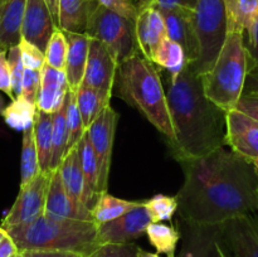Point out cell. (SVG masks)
<instances>
[{"label": "cell", "instance_id": "e575fe53", "mask_svg": "<svg viewBox=\"0 0 258 257\" xmlns=\"http://www.w3.org/2000/svg\"><path fill=\"white\" fill-rule=\"evenodd\" d=\"M144 204L153 222L170 221L179 208L176 197L165 196V194H156L144 202Z\"/></svg>", "mask_w": 258, "mask_h": 257}, {"label": "cell", "instance_id": "db71d44e", "mask_svg": "<svg viewBox=\"0 0 258 257\" xmlns=\"http://www.w3.org/2000/svg\"><path fill=\"white\" fill-rule=\"evenodd\" d=\"M7 237H8V231L4 228V227L0 226V243H2L3 239L7 238Z\"/></svg>", "mask_w": 258, "mask_h": 257}, {"label": "cell", "instance_id": "9f6ffc18", "mask_svg": "<svg viewBox=\"0 0 258 257\" xmlns=\"http://www.w3.org/2000/svg\"><path fill=\"white\" fill-rule=\"evenodd\" d=\"M222 257H228V256H227L226 252H224V248H223V251H222Z\"/></svg>", "mask_w": 258, "mask_h": 257}, {"label": "cell", "instance_id": "f35d334b", "mask_svg": "<svg viewBox=\"0 0 258 257\" xmlns=\"http://www.w3.org/2000/svg\"><path fill=\"white\" fill-rule=\"evenodd\" d=\"M20 52H22L23 63L25 68L30 70H42L43 66L45 65V54L42 49L37 45L32 44L28 40L22 39L19 43Z\"/></svg>", "mask_w": 258, "mask_h": 257}, {"label": "cell", "instance_id": "5b68a950", "mask_svg": "<svg viewBox=\"0 0 258 257\" xmlns=\"http://www.w3.org/2000/svg\"><path fill=\"white\" fill-rule=\"evenodd\" d=\"M249 73L244 34L229 32L213 67L199 75L207 97L226 112L237 107Z\"/></svg>", "mask_w": 258, "mask_h": 257}, {"label": "cell", "instance_id": "7402d4cb", "mask_svg": "<svg viewBox=\"0 0 258 257\" xmlns=\"http://www.w3.org/2000/svg\"><path fill=\"white\" fill-rule=\"evenodd\" d=\"M229 32L253 33L258 20V0H223Z\"/></svg>", "mask_w": 258, "mask_h": 257}, {"label": "cell", "instance_id": "b9f144b4", "mask_svg": "<svg viewBox=\"0 0 258 257\" xmlns=\"http://www.w3.org/2000/svg\"><path fill=\"white\" fill-rule=\"evenodd\" d=\"M0 91L14 100L12 87V75H10L9 62H8V50H0Z\"/></svg>", "mask_w": 258, "mask_h": 257}, {"label": "cell", "instance_id": "1f68e13d", "mask_svg": "<svg viewBox=\"0 0 258 257\" xmlns=\"http://www.w3.org/2000/svg\"><path fill=\"white\" fill-rule=\"evenodd\" d=\"M40 171L38 150L35 145L34 128L29 127L23 131L22 156H20V186L27 185Z\"/></svg>", "mask_w": 258, "mask_h": 257}, {"label": "cell", "instance_id": "7c38bea8", "mask_svg": "<svg viewBox=\"0 0 258 257\" xmlns=\"http://www.w3.org/2000/svg\"><path fill=\"white\" fill-rule=\"evenodd\" d=\"M91 38V37H90ZM118 63L102 42L91 38L82 85L112 95Z\"/></svg>", "mask_w": 258, "mask_h": 257}, {"label": "cell", "instance_id": "4316f807", "mask_svg": "<svg viewBox=\"0 0 258 257\" xmlns=\"http://www.w3.org/2000/svg\"><path fill=\"white\" fill-rule=\"evenodd\" d=\"M58 169H59L60 176H62L67 193L72 197L76 203L83 206L82 197L83 189H85V180H83L82 166H81V160L76 146L71 149L70 151H67Z\"/></svg>", "mask_w": 258, "mask_h": 257}, {"label": "cell", "instance_id": "6f0895ef", "mask_svg": "<svg viewBox=\"0 0 258 257\" xmlns=\"http://www.w3.org/2000/svg\"><path fill=\"white\" fill-rule=\"evenodd\" d=\"M15 257H24V254H23V253H22V252H19V253H18V254H17V256H15Z\"/></svg>", "mask_w": 258, "mask_h": 257}, {"label": "cell", "instance_id": "5bb4252c", "mask_svg": "<svg viewBox=\"0 0 258 257\" xmlns=\"http://www.w3.org/2000/svg\"><path fill=\"white\" fill-rule=\"evenodd\" d=\"M221 226L224 243L233 257H258L257 212L229 219Z\"/></svg>", "mask_w": 258, "mask_h": 257}, {"label": "cell", "instance_id": "11a10c76", "mask_svg": "<svg viewBox=\"0 0 258 257\" xmlns=\"http://www.w3.org/2000/svg\"><path fill=\"white\" fill-rule=\"evenodd\" d=\"M252 163H253L254 168H256V170L258 171V160H254V161H252Z\"/></svg>", "mask_w": 258, "mask_h": 257}, {"label": "cell", "instance_id": "83f0119b", "mask_svg": "<svg viewBox=\"0 0 258 257\" xmlns=\"http://www.w3.org/2000/svg\"><path fill=\"white\" fill-rule=\"evenodd\" d=\"M111 96L90 86H81L76 92V101L86 128L90 127L91 123L110 106Z\"/></svg>", "mask_w": 258, "mask_h": 257}, {"label": "cell", "instance_id": "277c9868", "mask_svg": "<svg viewBox=\"0 0 258 257\" xmlns=\"http://www.w3.org/2000/svg\"><path fill=\"white\" fill-rule=\"evenodd\" d=\"M98 226L93 221L40 216L35 221L5 228L20 252L59 249L91 256L98 248Z\"/></svg>", "mask_w": 258, "mask_h": 257}, {"label": "cell", "instance_id": "603a6c76", "mask_svg": "<svg viewBox=\"0 0 258 257\" xmlns=\"http://www.w3.org/2000/svg\"><path fill=\"white\" fill-rule=\"evenodd\" d=\"M27 0H7L0 24V50H8L22 40V25Z\"/></svg>", "mask_w": 258, "mask_h": 257}, {"label": "cell", "instance_id": "836d02e7", "mask_svg": "<svg viewBox=\"0 0 258 257\" xmlns=\"http://www.w3.org/2000/svg\"><path fill=\"white\" fill-rule=\"evenodd\" d=\"M66 122H67L68 130L67 151H70L71 149H73L80 143V140L87 130L85 127L80 110H78L76 92H72V91H68L67 97H66Z\"/></svg>", "mask_w": 258, "mask_h": 257}, {"label": "cell", "instance_id": "91938a15", "mask_svg": "<svg viewBox=\"0 0 258 257\" xmlns=\"http://www.w3.org/2000/svg\"><path fill=\"white\" fill-rule=\"evenodd\" d=\"M88 2H90V0H88Z\"/></svg>", "mask_w": 258, "mask_h": 257}, {"label": "cell", "instance_id": "9a60e30c", "mask_svg": "<svg viewBox=\"0 0 258 257\" xmlns=\"http://www.w3.org/2000/svg\"><path fill=\"white\" fill-rule=\"evenodd\" d=\"M58 25L45 0H27L22 25V39L28 40L45 52Z\"/></svg>", "mask_w": 258, "mask_h": 257}, {"label": "cell", "instance_id": "7a4b0ae2", "mask_svg": "<svg viewBox=\"0 0 258 257\" xmlns=\"http://www.w3.org/2000/svg\"><path fill=\"white\" fill-rule=\"evenodd\" d=\"M165 91L175 131L170 149L176 160L199 158L227 146V112L207 97L201 77L190 66L179 75H168Z\"/></svg>", "mask_w": 258, "mask_h": 257}, {"label": "cell", "instance_id": "ee69618b", "mask_svg": "<svg viewBox=\"0 0 258 257\" xmlns=\"http://www.w3.org/2000/svg\"><path fill=\"white\" fill-rule=\"evenodd\" d=\"M236 108L258 121V96L243 93L239 98Z\"/></svg>", "mask_w": 258, "mask_h": 257}, {"label": "cell", "instance_id": "44dd1931", "mask_svg": "<svg viewBox=\"0 0 258 257\" xmlns=\"http://www.w3.org/2000/svg\"><path fill=\"white\" fill-rule=\"evenodd\" d=\"M78 151V156L81 160V166H82L83 180H85V189H83L82 203L86 208L91 211L95 206L98 196V165L97 159H96L95 151H93L92 145H91L90 138L86 130L85 135L80 140V143L76 145Z\"/></svg>", "mask_w": 258, "mask_h": 257}, {"label": "cell", "instance_id": "d6a6232c", "mask_svg": "<svg viewBox=\"0 0 258 257\" xmlns=\"http://www.w3.org/2000/svg\"><path fill=\"white\" fill-rule=\"evenodd\" d=\"M53 115V146L52 160H50V170L59 168L63 158L67 154L68 130L66 122V101L62 107L55 111Z\"/></svg>", "mask_w": 258, "mask_h": 257}, {"label": "cell", "instance_id": "f1b7e54d", "mask_svg": "<svg viewBox=\"0 0 258 257\" xmlns=\"http://www.w3.org/2000/svg\"><path fill=\"white\" fill-rule=\"evenodd\" d=\"M146 236L156 253H164L166 257H176V248L181 241L179 226L165 224L163 222H153L146 229Z\"/></svg>", "mask_w": 258, "mask_h": 257}, {"label": "cell", "instance_id": "52a82bcc", "mask_svg": "<svg viewBox=\"0 0 258 257\" xmlns=\"http://www.w3.org/2000/svg\"><path fill=\"white\" fill-rule=\"evenodd\" d=\"M86 34L102 42L118 65L140 54L135 22L95 3L88 18Z\"/></svg>", "mask_w": 258, "mask_h": 257}, {"label": "cell", "instance_id": "c3c4849f", "mask_svg": "<svg viewBox=\"0 0 258 257\" xmlns=\"http://www.w3.org/2000/svg\"><path fill=\"white\" fill-rule=\"evenodd\" d=\"M243 93L258 96V71H251L247 76Z\"/></svg>", "mask_w": 258, "mask_h": 257}, {"label": "cell", "instance_id": "4dcf8cb0", "mask_svg": "<svg viewBox=\"0 0 258 257\" xmlns=\"http://www.w3.org/2000/svg\"><path fill=\"white\" fill-rule=\"evenodd\" d=\"M153 63L156 67H160L161 70L166 71L168 75L170 76L179 75L189 65L183 47L171 40L170 38H166L161 43L154 55Z\"/></svg>", "mask_w": 258, "mask_h": 257}, {"label": "cell", "instance_id": "f546056e", "mask_svg": "<svg viewBox=\"0 0 258 257\" xmlns=\"http://www.w3.org/2000/svg\"><path fill=\"white\" fill-rule=\"evenodd\" d=\"M37 111L35 103L30 102L24 96H19L5 106L2 111V116L9 127L23 133L27 128L33 127Z\"/></svg>", "mask_w": 258, "mask_h": 257}, {"label": "cell", "instance_id": "bcb514c9", "mask_svg": "<svg viewBox=\"0 0 258 257\" xmlns=\"http://www.w3.org/2000/svg\"><path fill=\"white\" fill-rule=\"evenodd\" d=\"M246 45L249 54V72L258 71V20L253 33L248 37V42L246 43Z\"/></svg>", "mask_w": 258, "mask_h": 257}, {"label": "cell", "instance_id": "60d3db41", "mask_svg": "<svg viewBox=\"0 0 258 257\" xmlns=\"http://www.w3.org/2000/svg\"><path fill=\"white\" fill-rule=\"evenodd\" d=\"M90 2L97 3L106 9L117 13V14L122 15V17L133 20V22H135L139 15L136 4H134L131 0H90Z\"/></svg>", "mask_w": 258, "mask_h": 257}, {"label": "cell", "instance_id": "d6986e66", "mask_svg": "<svg viewBox=\"0 0 258 257\" xmlns=\"http://www.w3.org/2000/svg\"><path fill=\"white\" fill-rule=\"evenodd\" d=\"M70 91L67 76L62 70H57L45 63L42 68L39 93L37 98V108L48 113H54L64 103Z\"/></svg>", "mask_w": 258, "mask_h": 257}, {"label": "cell", "instance_id": "2e32d148", "mask_svg": "<svg viewBox=\"0 0 258 257\" xmlns=\"http://www.w3.org/2000/svg\"><path fill=\"white\" fill-rule=\"evenodd\" d=\"M135 28L141 54L153 62L156 50L159 49L164 39L168 38L163 14L155 7L140 10L135 20Z\"/></svg>", "mask_w": 258, "mask_h": 257}, {"label": "cell", "instance_id": "ffe728a7", "mask_svg": "<svg viewBox=\"0 0 258 257\" xmlns=\"http://www.w3.org/2000/svg\"><path fill=\"white\" fill-rule=\"evenodd\" d=\"M64 34L68 43L64 72L67 76L70 91L77 92L82 85L83 76H85L91 38L86 33L64 32Z\"/></svg>", "mask_w": 258, "mask_h": 257}, {"label": "cell", "instance_id": "681fc988", "mask_svg": "<svg viewBox=\"0 0 258 257\" xmlns=\"http://www.w3.org/2000/svg\"><path fill=\"white\" fill-rule=\"evenodd\" d=\"M53 18H54L55 24L58 25V19H59V0H45Z\"/></svg>", "mask_w": 258, "mask_h": 257}, {"label": "cell", "instance_id": "4fadbf2b", "mask_svg": "<svg viewBox=\"0 0 258 257\" xmlns=\"http://www.w3.org/2000/svg\"><path fill=\"white\" fill-rule=\"evenodd\" d=\"M226 144L249 161L258 160V121L234 108L227 112Z\"/></svg>", "mask_w": 258, "mask_h": 257}, {"label": "cell", "instance_id": "f5cc1de1", "mask_svg": "<svg viewBox=\"0 0 258 257\" xmlns=\"http://www.w3.org/2000/svg\"><path fill=\"white\" fill-rule=\"evenodd\" d=\"M5 4H7V0H0V24H2V19H3V14H4V9H5Z\"/></svg>", "mask_w": 258, "mask_h": 257}, {"label": "cell", "instance_id": "f907efd6", "mask_svg": "<svg viewBox=\"0 0 258 257\" xmlns=\"http://www.w3.org/2000/svg\"><path fill=\"white\" fill-rule=\"evenodd\" d=\"M154 3H155V0H136V8L140 12V10L146 9V8L153 7Z\"/></svg>", "mask_w": 258, "mask_h": 257}, {"label": "cell", "instance_id": "8fae6325", "mask_svg": "<svg viewBox=\"0 0 258 257\" xmlns=\"http://www.w3.org/2000/svg\"><path fill=\"white\" fill-rule=\"evenodd\" d=\"M153 223L145 204L143 203L123 216L100 224L97 228L98 244L131 243L134 239L146 234L149 224Z\"/></svg>", "mask_w": 258, "mask_h": 257}, {"label": "cell", "instance_id": "ac0fdd59", "mask_svg": "<svg viewBox=\"0 0 258 257\" xmlns=\"http://www.w3.org/2000/svg\"><path fill=\"white\" fill-rule=\"evenodd\" d=\"M165 20L168 38L183 47L189 65L199 58V44L193 25V12L186 10H160Z\"/></svg>", "mask_w": 258, "mask_h": 257}, {"label": "cell", "instance_id": "7bdbcfd3", "mask_svg": "<svg viewBox=\"0 0 258 257\" xmlns=\"http://www.w3.org/2000/svg\"><path fill=\"white\" fill-rule=\"evenodd\" d=\"M197 0H155L153 7L159 10H186L194 12Z\"/></svg>", "mask_w": 258, "mask_h": 257}, {"label": "cell", "instance_id": "74e56055", "mask_svg": "<svg viewBox=\"0 0 258 257\" xmlns=\"http://www.w3.org/2000/svg\"><path fill=\"white\" fill-rule=\"evenodd\" d=\"M91 257H139V247L133 242L101 244Z\"/></svg>", "mask_w": 258, "mask_h": 257}, {"label": "cell", "instance_id": "484cf974", "mask_svg": "<svg viewBox=\"0 0 258 257\" xmlns=\"http://www.w3.org/2000/svg\"><path fill=\"white\" fill-rule=\"evenodd\" d=\"M141 203L143 202L126 201V199L112 196L108 191H103L98 196L95 206L91 209V217H92V221L97 226H100V224L107 223V222L123 216L127 212L140 206Z\"/></svg>", "mask_w": 258, "mask_h": 257}, {"label": "cell", "instance_id": "8992f818", "mask_svg": "<svg viewBox=\"0 0 258 257\" xmlns=\"http://www.w3.org/2000/svg\"><path fill=\"white\" fill-rule=\"evenodd\" d=\"M193 25L199 44V58L191 70L206 73L216 63L228 34L226 7L223 0H197Z\"/></svg>", "mask_w": 258, "mask_h": 257}, {"label": "cell", "instance_id": "9c48e42d", "mask_svg": "<svg viewBox=\"0 0 258 257\" xmlns=\"http://www.w3.org/2000/svg\"><path fill=\"white\" fill-rule=\"evenodd\" d=\"M118 113L111 106H107L102 113L87 128L91 145L95 151L98 165V193L107 191L110 176L111 158L115 141Z\"/></svg>", "mask_w": 258, "mask_h": 257}, {"label": "cell", "instance_id": "d4e9b609", "mask_svg": "<svg viewBox=\"0 0 258 257\" xmlns=\"http://www.w3.org/2000/svg\"><path fill=\"white\" fill-rule=\"evenodd\" d=\"M34 139L38 150V159L42 173H49L50 160H52V146H53V115L37 111L34 125Z\"/></svg>", "mask_w": 258, "mask_h": 257}, {"label": "cell", "instance_id": "cb8c5ba5", "mask_svg": "<svg viewBox=\"0 0 258 257\" xmlns=\"http://www.w3.org/2000/svg\"><path fill=\"white\" fill-rule=\"evenodd\" d=\"M95 2L88 0H59L58 28L63 32L86 33Z\"/></svg>", "mask_w": 258, "mask_h": 257}, {"label": "cell", "instance_id": "e0dca14e", "mask_svg": "<svg viewBox=\"0 0 258 257\" xmlns=\"http://www.w3.org/2000/svg\"><path fill=\"white\" fill-rule=\"evenodd\" d=\"M44 214L53 217V218L92 221L90 209L76 203L72 197L67 193L59 169L52 171V178H50L49 186H48L47 201H45Z\"/></svg>", "mask_w": 258, "mask_h": 257}, {"label": "cell", "instance_id": "30bf717a", "mask_svg": "<svg viewBox=\"0 0 258 257\" xmlns=\"http://www.w3.org/2000/svg\"><path fill=\"white\" fill-rule=\"evenodd\" d=\"M181 247L178 257H222L224 239L222 226H203L179 217Z\"/></svg>", "mask_w": 258, "mask_h": 257}, {"label": "cell", "instance_id": "816d5d0a", "mask_svg": "<svg viewBox=\"0 0 258 257\" xmlns=\"http://www.w3.org/2000/svg\"><path fill=\"white\" fill-rule=\"evenodd\" d=\"M139 257H160L159 253H153V252L145 251V249L139 247Z\"/></svg>", "mask_w": 258, "mask_h": 257}, {"label": "cell", "instance_id": "d590c367", "mask_svg": "<svg viewBox=\"0 0 258 257\" xmlns=\"http://www.w3.org/2000/svg\"><path fill=\"white\" fill-rule=\"evenodd\" d=\"M67 52H68V43L66 38L64 32L59 28L55 29L50 38L49 43L45 49V63L48 66L57 70L64 71L66 60H67Z\"/></svg>", "mask_w": 258, "mask_h": 257}, {"label": "cell", "instance_id": "ba28073f", "mask_svg": "<svg viewBox=\"0 0 258 257\" xmlns=\"http://www.w3.org/2000/svg\"><path fill=\"white\" fill-rule=\"evenodd\" d=\"M52 171L39 173L27 185L20 186L14 204L2 222L4 228L30 223L44 214Z\"/></svg>", "mask_w": 258, "mask_h": 257}, {"label": "cell", "instance_id": "6da1fadb", "mask_svg": "<svg viewBox=\"0 0 258 257\" xmlns=\"http://www.w3.org/2000/svg\"><path fill=\"white\" fill-rule=\"evenodd\" d=\"M178 161L184 171V183L175 196L180 218L221 226L258 212V171L252 161L226 146Z\"/></svg>", "mask_w": 258, "mask_h": 257}, {"label": "cell", "instance_id": "3957f363", "mask_svg": "<svg viewBox=\"0 0 258 257\" xmlns=\"http://www.w3.org/2000/svg\"><path fill=\"white\" fill-rule=\"evenodd\" d=\"M117 95L131 107L140 111L146 120L169 140L175 141L166 91L158 68L143 54L118 65Z\"/></svg>", "mask_w": 258, "mask_h": 257}, {"label": "cell", "instance_id": "ab89813d", "mask_svg": "<svg viewBox=\"0 0 258 257\" xmlns=\"http://www.w3.org/2000/svg\"><path fill=\"white\" fill-rule=\"evenodd\" d=\"M40 81H42V70H30L25 68L24 78H23V91L22 96L27 100L37 105L38 93L40 88Z\"/></svg>", "mask_w": 258, "mask_h": 257}, {"label": "cell", "instance_id": "8d00e7d4", "mask_svg": "<svg viewBox=\"0 0 258 257\" xmlns=\"http://www.w3.org/2000/svg\"><path fill=\"white\" fill-rule=\"evenodd\" d=\"M8 62H9L10 75H12L13 95H14V98H17L22 96L23 78H24L25 71L19 44L8 49Z\"/></svg>", "mask_w": 258, "mask_h": 257}, {"label": "cell", "instance_id": "7dc6e473", "mask_svg": "<svg viewBox=\"0 0 258 257\" xmlns=\"http://www.w3.org/2000/svg\"><path fill=\"white\" fill-rule=\"evenodd\" d=\"M17 244L12 239V237L8 234L7 238H4L0 243V257H15L19 253Z\"/></svg>", "mask_w": 258, "mask_h": 257}, {"label": "cell", "instance_id": "680465c9", "mask_svg": "<svg viewBox=\"0 0 258 257\" xmlns=\"http://www.w3.org/2000/svg\"><path fill=\"white\" fill-rule=\"evenodd\" d=\"M85 257H91V256H85Z\"/></svg>", "mask_w": 258, "mask_h": 257}, {"label": "cell", "instance_id": "f6af8a7d", "mask_svg": "<svg viewBox=\"0 0 258 257\" xmlns=\"http://www.w3.org/2000/svg\"><path fill=\"white\" fill-rule=\"evenodd\" d=\"M22 253L24 254V257H85L77 252L59 251V249H27Z\"/></svg>", "mask_w": 258, "mask_h": 257}]
</instances>
